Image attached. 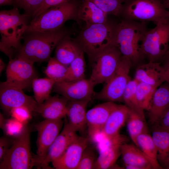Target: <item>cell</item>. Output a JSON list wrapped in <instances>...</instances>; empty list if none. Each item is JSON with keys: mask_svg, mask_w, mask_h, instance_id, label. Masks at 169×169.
Here are the masks:
<instances>
[{"mask_svg": "<svg viewBox=\"0 0 169 169\" xmlns=\"http://www.w3.org/2000/svg\"><path fill=\"white\" fill-rule=\"evenodd\" d=\"M69 34L63 27L55 30L25 33L17 56L33 64L48 61L53 50Z\"/></svg>", "mask_w": 169, "mask_h": 169, "instance_id": "obj_1", "label": "cell"}, {"mask_svg": "<svg viewBox=\"0 0 169 169\" xmlns=\"http://www.w3.org/2000/svg\"><path fill=\"white\" fill-rule=\"evenodd\" d=\"M32 17L21 14L14 7L9 10L0 12V50L9 60L17 55L22 46L21 41Z\"/></svg>", "mask_w": 169, "mask_h": 169, "instance_id": "obj_2", "label": "cell"}, {"mask_svg": "<svg viewBox=\"0 0 169 169\" xmlns=\"http://www.w3.org/2000/svg\"><path fill=\"white\" fill-rule=\"evenodd\" d=\"M146 22L125 19L116 24L114 44L122 56L129 58L132 65L142 59L140 48L147 30Z\"/></svg>", "mask_w": 169, "mask_h": 169, "instance_id": "obj_3", "label": "cell"}, {"mask_svg": "<svg viewBox=\"0 0 169 169\" xmlns=\"http://www.w3.org/2000/svg\"><path fill=\"white\" fill-rule=\"evenodd\" d=\"M116 25L107 22L86 25L82 31L77 43L90 62L100 52L114 44Z\"/></svg>", "mask_w": 169, "mask_h": 169, "instance_id": "obj_4", "label": "cell"}, {"mask_svg": "<svg viewBox=\"0 0 169 169\" xmlns=\"http://www.w3.org/2000/svg\"><path fill=\"white\" fill-rule=\"evenodd\" d=\"M169 49V17L146 33L140 45L142 59L161 62Z\"/></svg>", "mask_w": 169, "mask_h": 169, "instance_id": "obj_5", "label": "cell"}, {"mask_svg": "<svg viewBox=\"0 0 169 169\" xmlns=\"http://www.w3.org/2000/svg\"><path fill=\"white\" fill-rule=\"evenodd\" d=\"M76 14V5L73 1L52 7L32 19L25 33L59 29L67 21L74 18Z\"/></svg>", "mask_w": 169, "mask_h": 169, "instance_id": "obj_6", "label": "cell"}, {"mask_svg": "<svg viewBox=\"0 0 169 169\" xmlns=\"http://www.w3.org/2000/svg\"><path fill=\"white\" fill-rule=\"evenodd\" d=\"M125 19L156 24L169 17V11L161 0H126L121 13Z\"/></svg>", "mask_w": 169, "mask_h": 169, "instance_id": "obj_7", "label": "cell"}, {"mask_svg": "<svg viewBox=\"0 0 169 169\" xmlns=\"http://www.w3.org/2000/svg\"><path fill=\"white\" fill-rule=\"evenodd\" d=\"M35 166L31 151L30 131L26 126L22 133L15 138L1 161L0 169H31Z\"/></svg>", "mask_w": 169, "mask_h": 169, "instance_id": "obj_8", "label": "cell"}, {"mask_svg": "<svg viewBox=\"0 0 169 169\" xmlns=\"http://www.w3.org/2000/svg\"><path fill=\"white\" fill-rule=\"evenodd\" d=\"M132 66L127 57L122 56L119 65L112 76L105 83L99 92L95 93V99L105 101L123 102V94L131 80L129 74Z\"/></svg>", "mask_w": 169, "mask_h": 169, "instance_id": "obj_9", "label": "cell"}, {"mask_svg": "<svg viewBox=\"0 0 169 169\" xmlns=\"http://www.w3.org/2000/svg\"><path fill=\"white\" fill-rule=\"evenodd\" d=\"M122 55L118 48L111 45L99 53L90 62L91 71L89 79L95 87L105 83L116 70Z\"/></svg>", "mask_w": 169, "mask_h": 169, "instance_id": "obj_10", "label": "cell"}, {"mask_svg": "<svg viewBox=\"0 0 169 169\" xmlns=\"http://www.w3.org/2000/svg\"><path fill=\"white\" fill-rule=\"evenodd\" d=\"M6 74L7 84L22 90L32 85L33 79L38 78L33 64L17 56L9 60Z\"/></svg>", "mask_w": 169, "mask_h": 169, "instance_id": "obj_11", "label": "cell"}, {"mask_svg": "<svg viewBox=\"0 0 169 169\" xmlns=\"http://www.w3.org/2000/svg\"><path fill=\"white\" fill-rule=\"evenodd\" d=\"M64 123L62 119H45L35 125L38 132L37 155L33 156L35 166H37L43 159L60 133Z\"/></svg>", "mask_w": 169, "mask_h": 169, "instance_id": "obj_12", "label": "cell"}, {"mask_svg": "<svg viewBox=\"0 0 169 169\" xmlns=\"http://www.w3.org/2000/svg\"><path fill=\"white\" fill-rule=\"evenodd\" d=\"M0 102L2 108L10 114L13 109L21 106L28 108L32 112L37 113L39 105L35 99L26 95L23 90L7 84H0Z\"/></svg>", "mask_w": 169, "mask_h": 169, "instance_id": "obj_13", "label": "cell"}, {"mask_svg": "<svg viewBox=\"0 0 169 169\" xmlns=\"http://www.w3.org/2000/svg\"><path fill=\"white\" fill-rule=\"evenodd\" d=\"M94 87L89 79L84 78L56 82L52 90L68 101L90 100L95 93Z\"/></svg>", "mask_w": 169, "mask_h": 169, "instance_id": "obj_14", "label": "cell"}, {"mask_svg": "<svg viewBox=\"0 0 169 169\" xmlns=\"http://www.w3.org/2000/svg\"><path fill=\"white\" fill-rule=\"evenodd\" d=\"M64 119V126L61 131L49 148L44 158L37 166L38 167L52 169L49 166L50 163L59 158L78 135L69 125L66 116Z\"/></svg>", "mask_w": 169, "mask_h": 169, "instance_id": "obj_15", "label": "cell"}, {"mask_svg": "<svg viewBox=\"0 0 169 169\" xmlns=\"http://www.w3.org/2000/svg\"><path fill=\"white\" fill-rule=\"evenodd\" d=\"M105 147L100 152L95 162L94 169H122L116 165V162L121 155V145L129 141L126 136L119 134L113 138L107 140Z\"/></svg>", "mask_w": 169, "mask_h": 169, "instance_id": "obj_16", "label": "cell"}, {"mask_svg": "<svg viewBox=\"0 0 169 169\" xmlns=\"http://www.w3.org/2000/svg\"><path fill=\"white\" fill-rule=\"evenodd\" d=\"M117 105L115 103L105 101L87 111V129L90 138L93 139L102 132L110 114Z\"/></svg>", "mask_w": 169, "mask_h": 169, "instance_id": "obj_17", "label": "cell"}, {"mask_svg": "<svg viewBox=\"0 0 169 169\" xmlns=\"http://www.w3.org/2000/svg\"><path fill=\"white\" fill-rule=\"evenodd\" d=\"M89 139L78 135L63 154L52 162L56 169H76L82 154L89 146Z\"/></svg>", "mask_w": 169, "mask_h": 169, "instance_id": "obj_18", "label": "cell"}, {"mask_svg": "<svg viewBox=\"0 0 169 169\" xmlns=\"http://www.w3.org/2000/svg\"><path fill=\"white\" fill-rule=\"evenodd\" d=\"M169 110V85L166 81L157 88L148 110L150 123L153 125Z\"/></svg>", "mask_w": 169, "mask_h": 169, "instance_id": "obj_19", "label": "cell"}, {"mask_svg": "<svg viewBox=\"0 0 169 169\" xmlns=\"http://www.w3.org/2000/svg\"><path fill=\"white\" fill-rule=\"evenodd\" d=\"M134 79L156 88L165 81L164 72L161 62L148 61L137 68Z\"/></svg>", "mask_w": 169, "mask_h": 169, "instance_id": "obj_20", "label": "cell"}, {"mask_svg": "<svg viewBox=\"0 0 169 169\" xmlns=\"http://www.w3.org/2000/svg\"><path fill=\"white\" fill-rule=\"evenodd\" d=\"M120 151L125 168L154 169L150 160L135 145L124 143L120 146Z\"/></svg>", "mask_w": 169, "mask_h": 169, "instance_id": "obj_21", "label": "cell"}, {"mask_svg": "<svg viewBox=\"0 0 169 169\" xmlns=\"http://www.w3.org/2000/svg\"><path fill=\"white\" fill-rule=\"evenodd\" d=\"M90 101L68 102L66 116L69 125L76 132H83L87 129L86 108Z\"/></svg>", "mask_w": 169, "mask_h": 169, "instance_id": "obj_22", "label": "cell"}, {"mask_svg": "<svg viewBox=\"0 0 169 169\" xmlns=\"http://www.w3.org/2000/svg\"><path fill=\"white\" fill-rule=\"evenodd\" d=\"M68 101L66 98L61 95L50 96L39 105L37 113L45 119H62L66 116Z\"/></svg>", "mask_w": 169, "mask_h": 169, "instance_id": "obj_23", "label": "cell"}, {"mask_svg": "<svg viewBox=\"0 0 169 169\" xmlns=\"http://www.w3.org/2000/svg\"><path fill=\"white\" fill-rule=\"evenodd\" d=\"M129 111L125 105L118 104L112 111L101 132L107 140L119 134V130L126 123Z\"/></svg>", "mask_w": 169, "mask_h": 169, "instance_id": "obj_24", "label": "cell"}, {"mask_svg": "<svg viewBox=\"0 0 169 169\" xmlns=\"http://www.w3.org/2000/svg\"><path fill=\"white\" fill-rule=\"evenodd\" d=\"M82 51L78 44L68 36L61 40L56 47L54 57L68 66Z\"/></svg>", "mask_w": 169, "mask_h": 169, "instance_id": "obj_25", "label": "cell"}, {"mask_svg": "<svg viewBox=\"0 0 169 169\" xmlns=\"http://www.w3.org/2000/svg\"><path fill=\"white\" fill-rule=\"evenodd\" d=\"M86 25L103 23L107 21V14L90 0H84L78 13Z\"/></svg>", "mask_w": 169, "mask_h": 169, "instance_id": "obj_26", "label": "cell"}, {"mask_svg": "<svg viewBox=\"0 0 169 169\" xmlns=\"http://www.w3.org/2000/svg\"><path fill=\"white\" fill-rule=\"evenodd\" d=\"M152 128L151 136L157 151L158 161L162 167L169 154V130L155 125Z\"/></svg>", "mask_w": 169, "mask_h": 169, "instance_id": "obj_27", "label": "cell"}, {"mask_svg": "<svg viewBox=\"0 0 169 169\" xmlns=\"http://www.w3.org/2000/svg\"><path fill=\"white\" fill-rule=\"evenodd\" d=\"M148 158L154 169H163L157 159V151L151 135L148 132L139 135L135 144Z\"/></svg>", "mask_w": 169, "mask_h": 169, "instance_id": "obj_28", "label": "cell"}, {"mask_svg": "<svg viewBox=\"0 0 169 169\" xmlns=\"http://www.w3.org/2000/svg\"><path fill=\"white\" fill-rule=\"evenodd\" d=\"M126 123L129 135L135 144L139 135L148 132L145 117L133 111L130 110Z\"/></svg>", "mask_w": 169, "mask_h": 169, "instance_id": "obj_29", "label": "cell"}, {"mask_svg": "<svg viewBox=\"0 0 169 169\" xmlns=\"http://www.w3.org/2000/svg\"><path fill=\"white\" fill-rule=\"evenodd\" d=\"M55 82L47 77L35 78L33 81L32 86L34 99L38 105L42 104L50 96Z\"/></svg>", "mask_w": 169, "mask_h": 169, "instance_id": "obj_30", "label": "cell"}, {"mask_svg": "<svg viewBox=\"0 0 169 169\" xmlns=\"http://www.w3.org/2000/svg\"><path fill=\"white\" fill-rule=\"evenodd\" d=\"M138 82L134 79L128 83L123 96V102L131 111L145 117L144 110L139 104L136 96V89Z\"/></svg>", "mask_w": 169, "mask_h": 169, "instance_id": "obj_31", "label": "cell"}, {"mask_svg": "<svg viewBox=\"0 0 169 169\" xmlns=\"http://www.w3.org/2000/svg\"><path fill=\"white\" fill-rule=\"evenodd\" d=\"M68 72V66L61 63L54 57L49 58L45 70L47 77L53 79L56 83L65 81L67 79Z\"/></svg>", "mask_w": 169, "mask_h": 169, "instance_id": "obj_32", "label": "cell"}, {"mask_svg": "<svg viewBox=\"0 0 169 169\" xmlns=\"http://www.w3.org/2000/svg\"><path fill=\"white\" fill-rule=\"evenodd\" d=\"M86 64L82 50L68 66L66 81L77 80L85 78Z\"/></svg>", "mask_w": 169, "mask_h": 169, "instance_id": "obj_33", "label": "cell"}, {"mask_svg": "<svg viewBox=\"0 0 169 169\" xmlns=\"http://www.w3.org/2000/svg\"><path fill=\"white\" fill-rule=\"evenodd\" d=\"M156 88L143 82H138L136 96L138 103L144 110H147Z\"/></svg>", "mask_w": 169, "mask_h": 169, "instance_id": "obj_34", "label": "cell"}, {"mask_svg": "<svg viewBox=\"0 0 169 169\" xmlns=\"http://www.w3.org/2000/svg\"><path fill=\"white\" fill-rule=\"evenodd\" d=\"M107 15H121L126 0H90Z\"/></svg>", "mask_w": 169, "mask_h": 169, "instance_id": "obj_35", "label": "cell"}, {"mask_svg": "<svg viewBox=\"0 0 169 169\" xmlns=\"http://www.w3.org/2000/svg\"><path fill=\"white\" fill-rule=\"evenodd\" d=\"M26 124L12 118L5 120L3 125L1 127L8 136L14 138L17 137L23 131Z\"/></svg>", "mask_w": 169, "mask_h": 169, "instance_id": "obj_36", "label": "cell"}, {"mask_svg": "<svg viewBox=\"0 0 169 169\" xmlns=\"http://www.w3.org/2000/svg\"><path fill=\"white\" fill-rule=\"evenodd\" d=\"M97 158L94 149L88 146L84 151L76 169H94Z\"/></svg>", "mask_w": 169, "mask_h": 169, "instance_id": "obj_37", "label": "cell"}, {"mask_svg": "<svg viewBox=\"0 0 169 169\" xmlns=\"http://www.w3.org/2000/svg\"><path fill=\"white\" fill-rule=\"evenodd\" d=\"M44 0H14L13 4L16 7L23 9L25 13L32 17L40 8Z\"/></svg>", "mask_w": 169, "mask_h": 169, "instance_id": "obj_38", "label": "cell"}, {"mask_svg": "<svg viewBox=\"0 0 169 169\" xmlns=\"http://www.w3.org/2000/svg\"><path fill=\"white\" fill-rule=\"evenodd\" d=\"M32 113L28 108L21 106L12 109L10 114L12 118L26 124L32 118Z\"/></svg>", "mask_w": 169, "mask_h": 169, "instance_id": "obj_39", "label": "cell"}, {"mask_svg": "<svg viewBox=\"0 0 169 169\" xmlns=\"http://www.w3.org/2000/svg\"><path fill=\"white\" fill-rule=\"evenodd\" d=\"M73 0H44L40 8L35 12L32 17V19L36 17L42 13L52 7Z\"/></svg>", "mask_w": 169, "mask_h": 169, "instance_id": "obj_40", "label": "cell"}, {"mask_svg": "<svg viewBox=\"0 0 169 169\" xmlns=\"http://www.w3.org/2000/svg\"><path fill=\"white\" fill-rule=\"evenodd\" d=\"M11 142L8 136H3L0 139V160L3 158L13 141Z\"/></svg>", "mask_w": 169, "mask_h": 169, "instance_id": "obj_41", "label": "cell"}, {"mask_svg": "<svg viewBox=\"0 0 169 169\" xmlns=\"http://www.w3.org/2000/svg\"><path fill=\"white\" fill-rule=\"evenodd\" d=\"M153 125L169 130V110L165 115Z\"/></svg>", "mask_w": 169, "mask_h": 169, "instance_id": "obj_42", "label": "cell"}, {"mask_svg": "<svg viewBox=\"0 0 169 169\" xmlns=\"http://www.w3.org/2000/svg\"><path fill=\"white\" fill-rule=\"evenodd\" d=\"M162 65L164 72L165 81L169 85V58L164 59Z\"/></svg>", "mask_w": 169, "mask_h": 169, "instance_id": "obj_43", "label": "cell"}, {"mask_svg": "<svg viewBox=\"0 0 169 169\" xmlns=\"http://www.w3.org/2000/svg\"><path fill=\"white\" fill-rule=\"evenodd\" d=\"M14 0H0L1 6L9 5L13 4Z\"/></svg>", "mask_w": 169, "mask_h": 169, "instance_id": "obj_44", "label": "cell"}, {"mask_svg": "<svg viewBox=\"0 0 169 169\" xmlns=\"http://www.w3.org/2000/svg\"><path fill=\"white\" fill-rule=\"evenodd\" d=\"M163 169H169V154L162 166Z\"/></svg>", "mask_w": 169, "mask_h": 169, "instance_id": "obj_45", "label": "cell"}, {"mask_svg": "<svg viewBox=\"0 0 169 169\" xmlns=\"http://www.w3.org/2000/svg\"><path fill=\"white\" fill-rule=\"evenodd\" d=\"M6 68V64L2 59H0V74Z\"/></svg>", "mask_w": 169, "mask_h": 169, "instance_id": "obj_46", "label": "cell"}, {"mask_svg": "<svg viewBox=\"0 0 169 169\" xmlns=\"http://www.w3.org/2000/svg\"><path fill=\"white\" fill-rule=\"evenodd\" d=\"M163 4L165 8L166 9L169 8V0L164 2Z\"/></svg>", "mask_w": 169, "mask_h": 169, "instance_id": "obj_47", "label": "cell"}, {"mask_svg": "<svg viewBox=\"0 0 169 169\" xmlns=\"http://www.w3.org/2000/svg\"><path fill=\"white\" fill-rule=\"evenodd\" d=\"M169 58V49L167 52L166 53V54L165 55V56L163 60L164 59ZM162 60V61H163Z\"/></svg>", "mask_w": 169, "mask_h": 169, "instance_id": "obj_48", "label": "cell"}, {"mask_svg": "<svg viewBox=\"0 0 169 169\" xmlns=\"http://www.w3.org/2000/svg\"><path fill=\"white\" fill-rule=\"evenodd\" d=\"M167 0H161V2L162 3L164 2L167 1Z\"/></svg>", "mask_w": 169, "mask_h": 169, "instance_id": "obj_49", "label": "cell"}]
</instances>
